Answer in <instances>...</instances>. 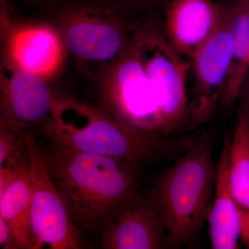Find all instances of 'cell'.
Here are the masks:
<instances>
[{
  "label": "cell",
  "mask_w": 249,
  "mask_h": 249,
  "mask_svg": "<svg viewBox=\"0 0 249 249\" xmlns=\"http://www.w3.org/2000/svg\"><path fill=\"white\" fill-rule=\"evenodd\" d=\"M0 247L3 249H17L11 228L2 217H0Z\"/></svg>",
  "instance_id": "d6986e66"
},
{
  "label": "cell",
  "mask_w": 249,
  "mask_h": 249,
  "mask_svg": "<svg viewBox=\"0 0 249 249\" xmlns=\"http://www.w3.org/2000/svg\"><path fill=\"white\" fill-rule=\"evenodd\" d=\"M31 192L29 166L0 191V217L11 228L17 249H35L31 229Z\"/></svg>",
  "instance_id": "2e32d148"
},
{
  "label": "cell",
  "mask_w": 249,
  "mask_h": 249,
  "mask_svg": "<svg viewBox=\"0 0 249 249\" xmlns=\"http://www.w3.org/2000/svg\"><path fill=\"white\" fill-rule=\"evenodd\" d=\"M133 40L151 79L171 138L191 131L187 83L190 63L170 45L161 23L153 16L140 17Z\"/></svg>",
  "instance_id": "8992f818"
},
{
  "label": "cell",
  "mask_w": 249,
  "mask_h": 249,
  "mask_svg": "<svg viewBox=\"0 0 249 249\" xmlns=\"http://www.w3.org/2000/svg\"><path fill=\"white\" fill-rule=\"evenodd\" d=\"M229 186L242 224V242L249 249V118L237 109L229 142Z\"/></svg>",
  "instance_id": "9a60e30c"
},
{
  "label": "cell",
  "mask_w": 249,
  "mask_h": 249,
  "mask_svg": "<svg viewBox=\"0 0 249 249\" xmlns=\"http://www.w3.org/2000/svg\"><path fill=\"white\" fill-rule=\"evenodd\" d=\"M237 109H240L249 118V74L240 95Z\"/></svg>",
  "instance_id": "ffe728a7"
},
{
  "label": "cell",
  "mask_w": 249,
  "mask_h": 249,
  "mask_svg": "<svg viewBox=\"0 0 249 249\" xmlns=\"http://www.w3.org/2000/svg\"><path fill=\"white\" fill-rule=\"evenodd\" d=\"M50 82L1 61L0 124L29 132L50 118L58 96Z\"/></svg>",
  "instance_id": "30bf717a"
},
{
  "label": "cell",
  "mask_w": 249,
  "mask_h": 249,
  "mask_svg": "<svg viewBox=\"0 0 249 249\" xmlns=\"http://www.w3.org/2000/svg\"><path fill=\"white\" fill-rule=\"evenodd\" d=\"M229 6L233 46L230 68L219 107L230 112L238 101L249 74V0H235Z\"/></svg>",
  "instance_id": "5bb4252c"
},
{
  "label": "cell",
  "mask_w": 249,
  "mask_h": 249,
  "mask_svg": "<svg viewBox=\"0 0 249 249\" xmlns=\"http://www.w3.org/2000/svg\"><path fill=\"white\" fill-rule=\"evenodd\" d=\"M1 61L51 82L61 73L68 55L60 32L49 19H24L1 0Z\"/></svg>",
  "instance_id": "52a82bcc"
},
{
  "label": "cell",
  "mask_w": 249,
  "mask_h": 249,
  "mask_svg": "<svg viewBox=\"0 0 249 249\" xmlns=\"http://www.w3.org/2000/svg\"><path fill=\"white\" fill-rule=\"evenodd\" d=\"M131 9L137 13H152L160 5H164L169 0H124Z\"/></svg>",
  "instance_id": "ac0fdd59"
},
{
  "label": "cell",
  "mask_w": 249,
  "mask_h": 249,
  "mask_svg": "<svg viewBox=\"0 0 249 249\" xmlns=\"http://www.w3.org/2000/svg\"><path fill=\"white\" fill-rule=\"evenodd\" d=\"M222 24L190 59L193 86L189 96L191 130L207 122L219 107L230 68L233 39L228 4Z\"/></svg>",
  "instance_id": "9c48e42d"
},
{
  "label": "cell",
  "mask_w": 249,
  "mask_h": 249,
  "mask_svg": "<svg viewBox=\"0 0 249 249\" xmlns=\"http://www.w3.org/2000/svg\"><path fill=\"white\" fill-rule=\"evenodd\" d=\"M47 142L92 155L142 165L175 160L196 144L199 136L155 139L139 133L99 106L58 96L50 118L40 127Z\"/></svg>",
  "instance_id": "7a4b0ae2"
},
{
  "label": "cell",
  "mask_w": 249,
  "mask_h": 249,
  "mask_svg": "<svg viewBox=\"0 0 249 249\" xmlns=\"http://www.w3.org/2000/svg\"><path fill=\"white\" fill-rule=\"evenodd\" d=\"M213 145V136L204 132L152 181L147 196L164 225L169 249L191 243L207 222L217 168Z\"/></svg>",
  "instance_id": "277c9868"
},
{
  "label": "cell",
  "mask_w": 249,
  "mask_h": 249,
  "mask_svg": "<svg viewBox=\"0 0 249 249\" xmlns=\"http://www.w3.org/2000/svg\"><path fill=\"white\" fill-rule=\"evenodd\" d=\"M164 7L165 37L189 60L215 34L224 16V5L213 0H169Z\"/></svg>",
  "instance_id": "8fae6325"
},
{
  "label": "cell",
  "mask_w": 249,
  "mask_h": 249,
  "mask_svg": "<svg viewBox=\"0 0 249 249\" xmlns=\"http://www.w3.org/2000/svg\"><path fill=\"white\" fill-rule=\"evenodd\" d=\"M29 147L31 188V229L35 249L85 248L83 231L72 220L51 178L40 145L31 132L25 134Z\"/></svg>",
  "instance_id": "ba28073f"
},
{
  "label": "cell",
  "mask_w": 249,
  "mask_h": 249,
  "mask_svg": "<svg viewBox=\"0 0 249 249\" xmlns=\"http://www.w3.org/2000/svg\"><path fill=\"white\" fill-rule=\"evenodd\" d=\"M26 131L0 124V169L22 170L29 165Z\"/></svg>",
  "instance_id": "e0dca14e"
},
{
  "label": "cell",
  "mask_w": 249,
  "mask_h": 249,
  "mask_svg": "<svg viewBox=\"0 0 249 249\" xmlns=\"http://www.w3.org/2000/svg\"><path fill=\"white\" fill-rule=\"evenodd\" d=\"M40 147L52 181L83 232L100 235L140 192L142 165L50 142Z\"/></svg>",
  "instance_id": "6da1fadb"
},
{
  "label": "cell",
  "mask_w": 249,
  "mask_h": 249,
  "mask_svg": "<svg viewBox=\"0 0 249 249\" xmlns=\"http://www.w3.org/2000/svg\"><path fill=\"white\" fill-rule=\"evenodd\" d=\"M103 249H169L166 231L148 196L139 192L100 234Z\"/></svg>",
  "instance_id": "7c38bea8"
},
{
  "label": "cell",
  "mask_w": 249,
  "mask_h": 249,
  "mask_svg": "<svg viewBox=\"0 0 249 249\" xmlns=\"http://www.w3.org/2000/svg\"><path fill=\"white\" fill-rule=\"evenodd\" d=\"M229 142L230 136L226 134L217 160L214 196L207 219L213 249H239L242 239L240 214L229 186Z\"/></svg>",
  "instance_id": "4fadbf2b"
},
{
  "label": "cell",
  "mask_w": 249,
  "mask_h": 249,
  "mask_svg": "<svg viewBox=\"0 0 249 249\" xmlns=\"http://www.w3.org/2000/svg\"><path fill=\"white\" fill-rule=\"evenodd\" d=\"M48 1L68 58L97 83L128 48L140 17L124 0Z\"/></svg>",
  "instance_id": "3957f363"
},
{
  "label": "cell",
  "mask_w": 249,
  "mask_h": 249,
  "mask_svg": "<svg viewBox=\"0 0 249 249\" xmlns=\"http://www.w3.org/2000/svg\"><path fill=\"white\" fill-rule=\"evenodd\" d=\"M97 85L100 107L142 135L173 139L133 37L125 52Z\"/></svg>",
  "instance_id": "5b68a950"
}]
</instances>
